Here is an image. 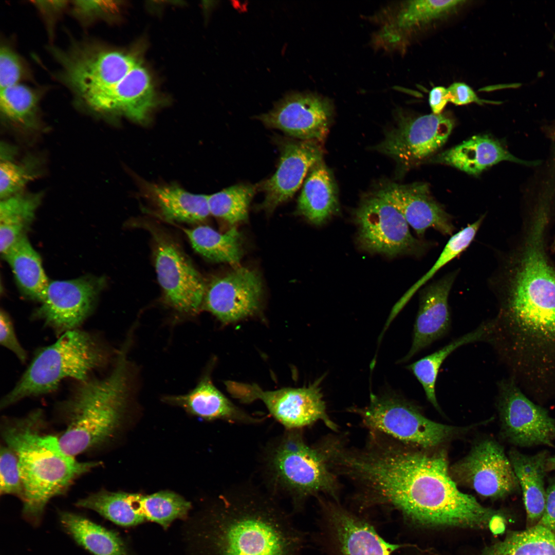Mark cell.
<instances>
[{"label": "cell", "mask_w": 555, "mask_h": 555, "mask_svg": "<svg viewBox=\"0 0 555 555\" xmlns=\"http://www.w3.org/2000/svg\"><path fill=\"white\" fill-rule=\"evenodd\" d=\"M401 443L370 433L362 448L343 454L341 474L356 486L361 501L394 508L423 525L489 528L497 513L458 489L443 452L423 453Z\"/></svg>", "instance_id": "obj_1"}, {"label": "cell", "mask_w": 555, "mask_h": 555, "mask_svg": "<svg viewBox=\"0 0 555 555\" xmlns=\"http://www.w3.org/2000/svg\"><path fill=\"white\" fill-rule=\"evenodd\" d=\"M266 489L246 482L220 494L201 520V555H302L304 535Z\"/></svg>", "instance_id": "obj_2"}, {"label": "cell", "mask_w": 555, "mask_h": 555, "mask_svg": "<svg viewBox=\"0 0 555 555\" xmlns=\"http://www.w3.org/2000/svg\"><path fill=\"white\" fill-rule=\"evenodd\" d=\"M43 419L42 411L36 410L23 418L5 420L2 428L6 446L18 460L23 515L34 526L51 498L65 493L76 479L99 465L78 461L66 453L59 438L44 431Z\"/></svg>", "instance_id": "obj_3"}, {"label": "cell", "mask_w": 555, "mask_h": 555, "mask_svg": "<svg viewBox=\"0 0 555 555\" xmlns=\"http://www.w3.org/2000/svg\"><path fill=\"white\" fill-rule=\"evenodd\" d=\"M126 340L115 366L102 379L79 382L64 403L66 429L59 438L62 449L75 456L103 446L113 436L132 391V374Z\"/></svg>", "instance_id": "obj_4"}, {"label": "cell", "mask_w": 555, "mask_h": 555, "mask_svg": "<svg viewBox=\"0 0 555 555\" xmlns=\"http://www.w3.org/2000/svg\"><path fill=\"white\" fill-rule=\"evenodd\" d=\"M530 222L498 279L499 317L555 313V268L545 242L547 211L539 208Z\"/></svg>", "instance_id": "obj_5"}, {"label": "cell", "mask_w": 555, "mask_h": 555, "mask_svg": "<svg viewBox=\"0 0 555 555\" xmlns=\"http://www.w3.org/2000/svg\"><path fill=\"white\" fill-rule=\"evenodd\" d=\"M262 471L266 490L288 498L294 512L323 493L337 499L340 486L318 444L309 445L302 430H285L264 448Z\"/></svg>", "instance_id": "obj_6"}, {"label": "cell", "mask_w": 555, "mask_h": 555, "mask_svg": "<svg viewBox=\"0 0 555 555\" xmlns=\"http://www.w3.org/2000/svg\"><path fill=\"white\" fill-rule=\"evenodd\" d=\"M105 346L94 335L78 328L68 330L41 349L15 386L2 399L5 409L21 400L50 393L65 378H89L108 358Z\"/></svg>", "instance_id": "obj_7"}, {"label": "cell", "mask_w": 555, "mask_h": 555, "mask_svg": "<svg viewBox=\"0 0 555 555\" xmlns=\"http://www.w3.org/2000/svg\"><path fill=\"white\" fill-rule=\"evenodd\" d=\"M371 432L384 434L406 445L432 448L456 434L459 429L425 417L414 404L396 395L371 394L369 404L352 408Z\"/></svg>", "instance_id": "obj_8"}, {"label": "cell", "mask_w": 555, "mask_h": 555, "mask_svg": "<svg viewBox=\"0 0 555 555\" xmlns=\"http://www.w3.org/2000/svg\"><path fill=\"white\" fill-rule=\"evenodd\" d=\"M357 241L363 250L393 257H420L431 243L415 237L401 213L376 193L364 199L355 212Z\"/></svg>", "instance_id": "obj_9"}, {"label": "cell", "mask_w": 555, "mask_h": 555, "mask_svg": "<svg viewBox=\"0 0 555 555\" xmlns=\"http://www.w3.org/2000/svg\"><path fill=\"white\" fill-rule=\"evenodd\" d=\"M158 282L166 304L182 314L193 315L202 308L206 285L199 272L167 233L148 226Z\"/></svg>", "instance_id": "obj_10"}, {"label": "cell", "mask_w": 555, "mask_h": 555, "mask_svg": "<svg viewBox=\"0 0 555 555\" xmlns=\"http://www.w3.org/2000/svg\"><path fill=\"white\" fill-rule=\"evenodd\" d=\"M317 381L308 387L264 391L255 384L227 381L231 395L243 403L261 400L270 415L285 430H302L318 421L337 432L338 427L328 416L325 403Z\"/></svg>", "instance_id": "obj_11"}, {"label": "cell", "mask_w": 555, "mask_h": 555, "mask_svg": "<svg viewBox=\"0 0 555 555\" xmlns=\"http://www.w3.org/2000/svg\"><path fill=\"white\" fill-rule=\"evenodd\" d=\"M497 408L501 433L509 443L529 447L553 446L555 419L534 403L510 377L497 383Z\"/></svg>", "instance_id": "obj_12"}, {"label": "cell", "mask_w": 555, "mask_h": 555, "mask_svg": "<svg viewBox=\"0 0 555 555\" xmlns=\"http://www.w3.org/2000/svg\"><path fill=\"white\" fill-rule=\"evenodd\" d=\"M454 126L444 114L417 117L401 115L374 150L409 167L432 156L448 140Z\"/></svg>", "instance_id": "obj_13"}, {"label": "cell", "mask_w": 555, "mask_h": 555, "mask_svg": "<svg viewBox=\"0 0 555 555\" xmlns=\"http://www.w3.org/2000/svg\"><path fill=\"white\" fill-rule=\"evenodd\" d=\"M454 482L485 497L500 499L520 492V487L503 447L495 440H484L451 468Z\"/></svg>", "instance_id": "obj_14"}, {"label": "cell", "mask_w": 555, "mask_h": 555, "mask_svg": "<svg viewBox=\"0 0 555 555\" xmlns=\"http://www.w3.org/2000/svg\"><path fill=\"white\" fill-rule=\"evenodd\" d=\"M334 112L333 103L328 98L312 92H294L257 118L267 127L301 140L321 143L329 132Z\"/></svg>", "instance_id": "obj_15"}, {"label": "cell", "mask_w": 555, "mask_h": 555, "mask_svg": "<svg viewBox=\"0 0 555 555\" xmlns=\"http://www.w3.org/2000/svg\"><path fill=\"white\" fill-rule=\"evenodd\" d=\"M65 62L67 82L84 101L108 92L138 62L130 54L95 47L81 49Z\"/></svg>", "instance_id": "obj_16"}, {"label": "cell", "mask_w": 555, "mask_h": 555, "mask_svg": "<svg viewBox=\"0 0 555 555\" xmlns=\"http://www.w3.org/2000/svg\"><path fill=\"white\" fill-rule=\"evenodd\" d=\"M104 279L49 282L36 316L58 332L77 328L93 310Z\"/></svg>", "instance_id": "obj_17"}, {"label": "cell", "mask_w": 555, "mask_h": 555, "mask_svg": "<svg viewBox=\"0 0 555 555\" xmlns=\"http://www.w3.org/2000/svg\"><path fill=\"white\" fill-rule=\"evenodd\" d=\"M262 292L258 274L238 267L214 278L206 286L202 308L223 323L235 322L256 311Z\"/></svg>", "instance_id": "obj_18"}, {"label": "cell", "mask_w": 555, "mask_h": 555, "mask_svg": "<svg viewBox=\"0 0 555 555\" xmlns=\"http://www.w3.org/2000/svg\"><path fill=\"white\" fill-rule=\"evenodd\" d=\"M321 144L314 140L282 141L276 172L259 186L265 194L263 209L271 212L293 197L310 170L322 160Z\"/></svg>", "instance_id": "obj_19"}, {"label": "cell", "mask_w": 555, "mask_h": 555, "mask_svg": "<svg viewBox=\"0 0 555 555\" xmlns=\"http://www.w3.org/2000/svg\"><path fill=\"white\" fill-rule=\"evenodd\" d=\"M376 193L396 208L420 239L429 228L444 235L453 234L455 227L451 218L431 196L427 183H391Z\"/></svg>", "instance_id": "obj_20"}, {"label": "cell", "mask_w": 555, "mask_h": 555, "mask_svg": "<svg viewBox=\"0 0 555 555\" xmlns=\"http://www.w3.org/2000/svg\"><path fill=\"white\" fill-rule=\"evenodd\" d=\"M457 273L450 272L420 291L412 346L400 362L410 360L448 331L451 324L448 299Z\"/></svg>", "instance_id": "obj_21"}, {"label": "cell", "mask_w": 555, "mask_h": 555, "mask_svg": "<svg viewBox=\"0 0 555 555\" xmlns=\"http://www.w3.org/2000/svg\"><path fill=\"white\" fill-rule=\"evenodd\" d=\"M85 103L96 111L120 113L136 121L142 122L154 103V89L150 75L138 61L110 90Z\"/></svg>", "instance_id": "obj_22"}, {"label": "cell", "mask_w": 555, "mask_h": 555, "mask_svg": "<svg viewBox=\"0 0 555 555\" xmlns=\"http://www.w3.org/2000/svg\"><path fill=\"white\" fill-rule=\"evenodd\" d=\"M326 507L337 555H391L396 548L363 520L334 503Z\"/></svg>", "instance_id": "obj_23"}, {"label": "cell", "mask_w": 555, "mask_h": 555, "mask_svg": "<svg viewBox=\"0 0 555 555\" xmlns=\"http://www.w3.org/2000/svg\"><path fill=\"white\" fill-rule=\"evenodd\" d=\"M163 399L206 420L219 419L245 425L258 424L263 421V418L253 417L232 403L216 387L209 375H204L188 393L168 396Z\"/></svg>", "instance_id": "obj_24"}, {"label": "cell", "mask_w": 555, "mask_h": 555, "mask_svg": "<svg viewBox=\"0 0 555 555\" xmlns=\"http://www.w3.org/2000/svg\"><path fill=\"white\" fill-rule=\"evenodd\" d=\"M435 161L457 168L472 175L503 161L526 165H535L538 161H526L516 157L501 143L488 135H476L437 156Z\"/></svg>", "instance_id": "obj_25"}, {"label": "cell", "mask_w": 555, "mask_h": 555, "mask_svg": "<svg viewBox=\"0 0 555 555\" xmlns=\"http://www.w3.org/2000/svg\"><path fill=\"white\" fill-rule=\"evenodd\" d=\"M297 210L316 225L324 224L338 211L337 185L322 161L310 170L298 199Z\"/></svg>", "instance_id": "obj_26"}, {"label": "cell", "mask_w": 555, "mask_h": 555, "mask_svg": "<svg viewBox=\"0 0 555 555\" xmlns=\"http://www.w3.org/2000/svg\"><path fill=\"white\" fill-rule=\"evenodd\" d=\"M548 457L546 451L534 455L525 454L514 449L509 452V459L522 491L527 521L531 524L539 522L544 511Z\"/></svg>", "instance_id": "obj_27"}, {"label": "cell", "mask_w": 555, "mask_h": 555, "mask_svg": "<svg viewBox=\"0 0 555 555\" xmlns=\"http://www.w3.org/2000/svg\"><path fill=\"white\" fill-rule=\"evenodd\" d=\"M150 193L161 215L171 221L198 224L210 214L208 195L189 192L176 185H151Z\"/></svg>", "instance_id": "obj_28"}, {"label": "cell", "mask_w": 555, "mask_h": 555, "mask_svg": "<svg viewBox=\"0 0 555 555\" xmlns=\"http://www.w3.org/2000/svg\"><path fill=\"white\" fill-rule=\"evenodd\" d=\"M59 516L64 530L92 555H128L124 542L114 531L77 513L61 511Z\"/></svg>", "instance_id": "obj_29"}, {"label": "cell", "mask_w": 555, "mask_h": 555, "mask_svg": "<svg viewBox=\"0 0 555 555\" xmlns=\"http://www.w3.org/2000/svg\"><path fill=\"white\" fill-rule=\"evenodd\" d=\"M492 327V320L484 322L473 331L408 366L421 384L428 400L438 411L440 409L436 398L435 385L443 361L451 353L464 345L477 341L490 342Z\"/></svg>", "instance_id": "obj_30"}, {"label": "cell", "mask_w": 555, "mask_h": 555, "mask_svg": "<svg viewBox=\"0 0 555 555\" xmlns=\"http://www.w3.org/2000/svg\"><path fill=\"white\" fill-rule=\"evenodd\" d=\"M21 290L29 298L41 302L49 282L41 258L27 237H22L4 255Z\"/></svg>", "instance_id": "obj_31"}, {"label": "cell", "mask_w": 555, "mask_h": 555, "mask_svg": "<svg viewBox=\"0 0 555 555\" xmlns=\"http://www.w3.org/2000/svg\"><path fill=\"white\" fill-rule=\"evenodd\" d=\"M183 230L193 249L205 258L213 262L230 264H237L240 261V234L235 228L224 233L208 226H199Z\"/></svg>", "instance_id": "obj_32"}, {"label": "cell", "mask_w": 555, "mask_h": 555, "mask_svg": "<svg viewBox=\"0 0 555 555\" xmlns=\"http://www.w3.org/2000/svg\"><path fill=\"white\" fill-rule=\"evenodd\" d=\"M479 555H555V533L537 524L510 532Z\"/></svg>", "instance_id": "obj_33"}, {"label": "cell", "mask_w": 555, "mask_h": 555, "mask_svg": "<svg viewBox=\"0 0 555 555\" xmlns=\"http://www.w3.org/2000/svg\"><path fill=\"white\" fill-rule=\"evenodd\" d=\"M256 189L254 186L238 184L208 195L210 214L230 225L245 221Z\"/></svg>", "instance_id": "obj_34"}, {"label": "cell", "mask_w": 555, "mask_h": 555, "mask_svg": "<svg viewBox=\"0 0 555 555\" xmlns=\"http://www.w3.org/2000/svg\"><path fill=\"white\" fill-rule=\"evenodd\" d=\"M484 216L452 235L436 261L431 268L419 279L402 297L393 308L390 318L391 320L403 307L413 295L425 285L443 266L459 255L471 244L479 230Z\"/></svg>", "instance_id": "obj_35"}, {"label": "cell", "mask_w": 555, "mask_h": 555, "mask_svg": "<svg viewBox=\"0 0 555 555\" xmlns=\"http://www.w3.org/2000/svg\"><path fill=\"white\" fill-rule=\"evenodd\" d=\"M38 101L36 94L32 89L19 83L1 89V112L7 119L20 124H32Z\"/></svg>", "instance_id": "obj_36"}, {"label": "cell", "mask_w": 555, "mask_h": 555, "mask_svg": "<svg viewBox=\"0 0 555 555\" xmlns=\"http://www.w3.org/2000/svg\"><path fill=\"white\" fill-rule=\"evenodd\" d=\"M41 201L39 194H16L2 199L0 204L1 224L26 230L32 220Z\"/></svg>", "instance_id": "obj_37"}, {"label": "cell", "mask_w": 555, "mask_h": 555, "mask_svg": "<svg viewBox=\"0 0 555 555\" xmlns=\"http://www.w3.org/2000/svg\"><path fill=\"white\" fill-rule=\"evenodd\" d=\"M36 175L24 164L10 160L1 161L0 165V196L2 199L16 194Z\"/></svg>", "instance_id": "obj_38"}, {"label": "cell", "mask_w": 555, "mask_h": 555, "mask_svg": "<svg viewBox=\"0 0 555 555\" xmlns=\"http://www.w3.org/2000/svg\"><path fill=\"white\" fill-rule=\"evenodd\" d=\"M0 492L1 494L16 496L21 500L24 495L17 458L7 446H2L1 448Z\"/></svg>", "instance_id": "obj_39"}, {"label": "cell", "mask_w": 555, "mask_h": 555, "mask_svg": "<svg viewBox=\"0 0 555 555\" xmlns=\"http://www.w3.org/2000/svg\"><path fill=\"white\" fill-rule=\"evenodd\" d=\"M24 73V68L19 57L6 45L0 50L1 89L18 84Z\"/></svg>", "instance_id": "obj_40"}, {"label": "cell", "mask_w": 555, "mask_h": 555, "mask_svg": "<svg viewBox=\"0 0 555 555\" xmlns=\"http://www.w3.org/2000/svg\"><path fill=\"white\" fill-rule=\"evenodd\" d=\"M0 342L2 345L15 354L21 362L26 361V352L16 338L9 317L2 310L0 314Z\"/></svg>", "instance_id": "obj_41"}, {"label": "cell", "mask_w": 555, "mask_h": 555, "mask_svg": "<svg viewBox=\"0 0 555 555\" xmlns=\"http://www.w3.org/2000/svg\"><path fill=\"white\" fill-rule=\"evenodd\" d=\"M447 89L449 102L455 105H461L472 102L479 104L483 103V101L477 97L473 89L465 83H454Z\"/></svg>", "instance_id": "obj_42"}, {"label": "cell", "mask_w": 555, "mask_h": 555, "mask_svg": "<svg viewBox=\"0 0 555 555\" xmlns=\"http://www.w3.org/2000/svg\"><path fill=\"white\" fill-rule=\"evenodd\" d=\"M538 524L555 533V479L546 489L544 511Z\"/></svg>", "instance_id": "obj_43"}, {"label": "cell", "mask_w": 555, "mask_h": 555, "mask_svg": "<svg viewBox=\"0 0 555 555\" xmlns=\"http://www.w3.org/2000/svg\"><path fill=\"white\" fill-rule=\"evenodd\" d=\"M74 9L80 16L92 17L110 8L113 4L98 1H76L73 2Z\"/></svg>", "instance_id": "obj_44"}, {"label": "cell", "mask_w": 555, "mask_h": 555, "mask_svg": "<svg viewBox=\"0 0 555 555\" xmlns=\"http://www.w3.org/2000/svg\"><path fill=\"white\" fill-rule=\"evenodd\" d=\"M430 105L433 114L438 115L442 111L449 102V94L447 88L442 86L434 87L429 93Z\"/></svg>", "instance_id": "obj_45"}, {"label": "cell", "mask_w": 555, "mask_h": 555, "mask_svg": "<svg viewBox=\"0 0 555 555\" xmlns=\"http://www.w3.org/2000/svg\"><path fill=\"white\" fill-rule=\"evenodd\" d=\"M546 466L547 471L555 470V455L548 457Z\"/></svg>", "instance_id": "obj_46"}, {"label": "cell", "mask_w": 555, "mask_h": 555, "mask_svg": "<svg viewBox=\"0 0 555 555\" xmlns=\"http://www.w3.org/2000/svg\"><path fill=\"white\" fill-rule=\"evenodd\" d=\"M553 248H554V249L555 250V240H554V242L553 243Z\"/></svg>", "instance_id": "obj_47"}, {"label": "cell", "mask_w": 555, "mask_h": 555, "mask_svg": "<svg viewBox=\"0 0 555 555\" xmlns=\"http://www.w3.org/2000/svg\"><path fill=\"white\" fill-rule=\"evenodd\" d=\"M554 139H555V132H554Z\"/></svg>", "instance_id": "obj_48"}]
</instances>
